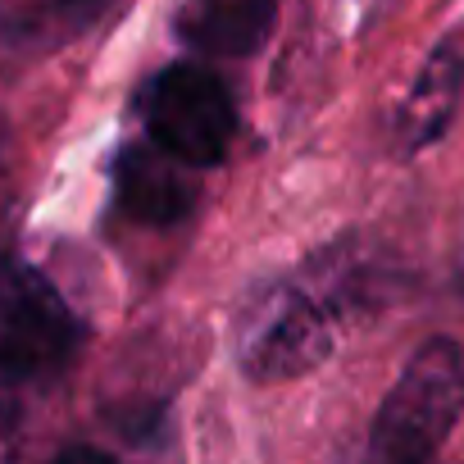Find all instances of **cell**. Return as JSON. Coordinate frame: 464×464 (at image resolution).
Masks as SVG:
<instances>
[{"label":"cell","mask_w":464,"mask_h":464,"mask_svg":"<svg viewBox=\"0 0 464 464\" xmlns=\"http://www.w3.org/2000/svg\"><path fill=\"white\" fill-rule=\"evenodd\" d=\"M351 314H360V274L319 256L305 274L265 283L237 314L232 346L256 382H292L337 355Z\"/></svg>","instance_id":"6da1fadb"},{"label":"cell","mask_w":464,"mask_h":464,"mask_svg":"<svg viewBox=\"0 0 464 464\" xmlns=\"http://www.w3.org/2000/svg\"><path fill=\"white\" fill-rule=\"evenodd\" d=\"M146 137L191 169H214L227 160L237 110L227 87L200 64H169L141 92Z\"/></svg>","instance_id":"277c9868"},{"label":"cell","mask_w":464,"mask_h":464,"mask_svg":"<svg viewBox=\"0 0 464 464\" xmlns=\"http://www.w3.org/2000/svg\"><path fill=\"white\" fill-rule=\"evenodd\" d=\"M459 92H464V55L455 46H437L428 55V64L419 69L414 87L405 92L401 110H396V141H401V150L432 146L446 132V123H450V114L459 105Z\"/></svg>","instance_id":"8992f818"},{"label":"cell","mask_w":464,"mask_h":464,"mask_svg":"<svg viewBox=\"0 0 464 464\" xmlns=\"http://www.w3.org/2000/svg\"><path fill=\"white\" fill-rule=\"evenodd\" d=\"M269 19H274V0H191L182 33L205 51L246 55L260 46Z\"/></svg>","instance_id":"52a82bcc"},{"label":"cell","mask_w":464,"mask_h":464,"mask_svg":"<svg viewBox=\"0 0 464 464\" xmlns=\"http://www.w3.org/2000/svg\"><path fill=\"white\" fill-rule=\"evenodd\" d=\"M82 328L64 296L24 260L0 256V382H46L64 373Z\"/></svg>","instance_id":"3957f363"},{"label":"cell","mask_w":464,"mask_h":464,"mask_svg":"<svg viewBox=\"0 0 464 464\" xmlns=\"http://www.w3.org/2000/svg\"><path fill=\"white\" fill-rule=\"evenodd\" d=\"M55 464H119V459L105 455V450H96V446H69V450L55 455Z\"/></svg>","instance_id":"ba28073f"},{"label":"cell","mask_w":464,"mask_h":464,"mask_svg":"<svg viewBox=\"0 0 464 464\" xmlns=\"http://www.w3.org/2000/svg\"><path fill=\"white\" fill-rule=\"evenodd\" d=\"M464 414V346L423 342L382 396L360 464H432Z\"/></svg>","instance_id":"7a4b0ae2"},{"label":"cell","mask_w":464,"mask_h":464,"mask_svg":"<svg viewBox=\"0 0 464 464\" xmlns=\"http://www.w3.org/2000/svg\"><path fill=\"white\" fill-rule=\"evenodd\" d=\"M0 160H5V119H0Z\"/></svg>","instance_id":"9c48e42d"},{"label":"cell","mask_w":464,"mask_h":464,"mask_svg":"<svg viewBox=\"0 0 464 464\" xmlns=\"http://www.w3.org/2000/svg\"><path fill=\"white\" fill-rule=\"evenodd\" d=\"M78 5H87V10H92V5H96V0H78Z\"/></svg>","instance_id":"30bf717a"},{"label":"cell","mask_w":464,"mask_h":464,"mask_svg":"<svg viewBox=\"0 0 464 464\" xmlns=\"http://www.w3.org/2000/svg\"><path fill=\"white\" fill-rule=\"evenodd\" d=\"M196 173L191 164L173 160L169 150H160L155 141H137L119 155L114 164V196L119 209L137 223H178L191 200H196Z\"/></svg>","instance_id":"5b68a950"}]
</instances>
